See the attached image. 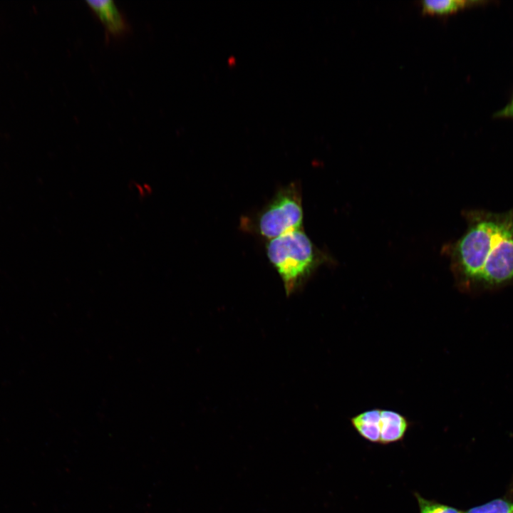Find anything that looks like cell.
Wrapping results in <instances>:
<instances>
[{"label": "cell", "instance_id": "6da1fadb", "mask_svg": "<svg viewBox=\"0 0 513 513\" xmlns=\"http://www.w3.org/2000/svg\"><path fill=\"white\" fill-rule=\"evenodd\" d=\"M467 227L450 249L459 286L479 294L513 286V207L465 212Z\"/></svg>", "mask_w": 513, "mask_h": 513}, {"label": "cell", "instance_id": "7a4b0ae2", "mask_svg": "<svg viewBox=\"0 0 513 513\" xmlns=\"http://www.w3.org/2000/svg\"><path fill=\"white\" fill-rule=\"evenodd\" d=\"M266 252L287 296L299 290L326 259L302 229L268 240Z\"/></svg>", "mask_w": 513, "mask_h": 513}, {"label": "cell", "instance_id": "3957f363", "mask_svg": "<svg viewBox=\"0 0 513 513\" xmlns=\"http://www.w3.org/2000/svg\"><path fill=\"white\" fill-rule=\"evenodd\" d=\"M303 217L301 189L291 182L279 189L247 227L270 240L301 229Z\"/></svg>", "mask_w": 513, "mask_h": 513}, {"label": "cell", "instance_id": "277c9868", "mask_svg": "<svg viewBox=\"0 0 513 513\" xmlns=\"http://www.w3.org/2000/svg\"><path fill=\"white\" fill-rule=\"evenodd\" d=\"M86 3L102 22L109 35L120 37L128 32L129 25L114 1H87Z\"/></svg>", "mask_w": 513, "mask_h": 513}, {"label": "cell", "instance_id": "5b68a950", "mask_svg": "<svg viewBox=\"0 0 513 513\" xmlns=\"http://www.w3.org/2000/svg\"><path fill=\"white\" fill-rule=\"evenodd\" d=\"M409 427L407 418L390 410L380 409V435L379 443L388 445L401 440Z\"/></svg>", "mask_w": 513, "mask_h": 513}, {"label": "cell", "instance_id": "8992f818", "mask_svg": "<svg viewBox=\"0 0 513 513\" xmlns=\"http://www.w3.org/2000/svg\"><path fill=\"white\" fill-rule=\"evenodd\" d=\"M358 433L366 440L378 442L380 435V409L374 408L363 411L351 419Z\"/></svg>", "mask_w": 513, "mask_h": 513}, {"label": "cell", "instance_id": "52a82bcc", "mask_svg": "<svg viewBox=\"0 0 513 513\" xmlns=\"http://www.w3.org/2000/svg\"><path fill=\"white\" fill-rule=\"evenodd\" d=\"M477 1L462 0H425L421 2L422 11L431 14H446L462 9Z\"/></svg>", "mask_w": 513, "mask_h": 513}, {"label": "cell", "instance_id": "ba28073f", "mask_svg": "<svg viewBox=\"0 0 513 513\" xmlns=\"http://www.w3.org/2000/svg\"><path fill=\"white\" fill-rule=\"evenodd\" d=\"M463 513H513V502L504 499H496L470 508Z\"/></svg>", "mask_w": 513, "mask_h": 513}, {"label": "cell", "instance_id": "9c48e42d", "mask_svg": "<svg viewBox=\"0 0 513 513\" xmlns=\"http://www.w3.org/2000/svg\"><path fill=\"white\" fill-rule=\"evenodd\" d=\"M419 506V513H463L453 507L427 499L418 493H415Z\"/></svg>", "mask_w": 513, "mask_h": 513}, {"label": "cell", "instance_id": "30bf717a", "mask_svg": "<svg viewBox=\"0 0 513 513\" xmlns=\"http://www.w3.org/2000/svg\"><path fill=\"white\" fill-rule=\"evenodd\" d=\"M497 117H513V99L512 100L505 106L502 110L497 112L495 115Z\"/></svg>", "mask_w": 513, "mask_h": 513}]
</instances>
